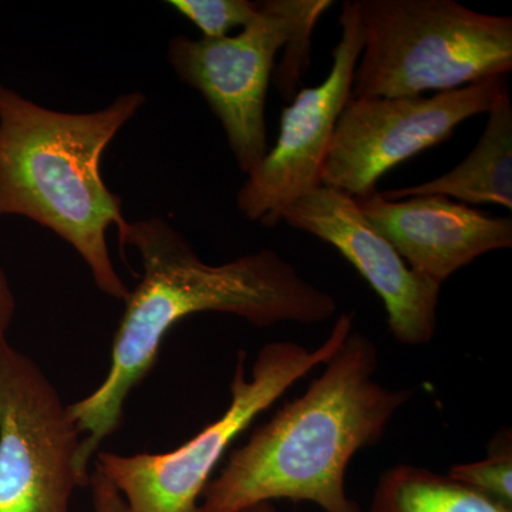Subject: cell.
Listing matches in <instances>:
<instances>
[{
	"mask_svg": "<svg viewBox=\"0 0 512 512\" xmlns=\"http://www.w3.org/2000/svg\"><path fill=\"white\" fill-rule=\"evenodd\" d=\"M167 5L194 23L204 39L211 40L245 28L258 13V2L249 0H168Z\"/></svg>",
	"mask_w": 512,
	"mask_h": 512,
	"instance_id": "16",
	"label": "cell"
},
{
	"mask_svg": "<svg viewBox=\"0 0 512 512\" xmlns=\"http://www.w3.org/2000/svg\"><path fill=\"white\" fill-rule=\"evenodd\" d=\"M82 433L35 360L0 342V512H70Z\"/></svg>",
	"mask_w": 512,
	"mask_h": 512,
	"instance_id": "6",
	"label": "cell"
},
{
	"mask_svg": "<svg viewBox=\"0 0 512 512\" xmlns=\"http://www.w3.org/2000/svg\"><path fill=\"white\" fill-rule=\"evenodd\" d=\"M339 23L342 36L333 50L332 69L325 82L296 93L282 111L275 146L247 174L238 191V210L249 221L275 227L292 204L322 187L323 163L336 123L352 97L363 49L357 0L343 3Z\"/></svg>",
	"mask_w": 512,
	"mask_h": 512,
	"instance_id": "9",
	"label": "cell"
},
{
	"mask_svg": "<svg viewBox=\"0 0 512 512\" xmlns=\"http://www.w3.org/2000/svg\"><path fill=\"white\" fill-rule=\"evenodd\" d=\"M298 10L299 0H262L237 36H175L168 43V62L220 120L242 173H251L268 153L266 96L275 57L292 36Z\"/></svg>",
	"mask_w": 512,
	"mask_h": 512,
	"instance_id": "8",
	"label": "cell"
},
{
	"mask_svg": "<svg viewBox=\"0 0 512 512\" xmlns=\"http://www.w3.org/2000/svg\"><path fill=\"white\" fill-rule=\"evenodd\" d=\"M94 512H128L127 505L117 488L100 471L90 476Z\"/></svg>",
	"mask_w": 512,
	"mask_h": 512,
	"instance_id": "17",
	"label": "cell"
},
{
	"mask_svg": "<svg viewBox=\"0 0 512 512\" xmlns=\"http://www.w3.org/2000/svg\"><path fill=\"white\" fill-rule=\"evenodd\" d=\"M377 366L375 342L352 330L306 392L232 450L205 487L198 512H235L274 500L308 501L323 512H363L346 491L350 461L382 440L413 396L377 382Z\"/></svg>",
	"mask_w": 512,
	"mask_h": 512,
	"instance_id": "2",
	"label": "cell"
},
{
	"mask_svg": "<svg viewBox=\"0 0 512 512\" xmlns=\"http://www.w3.org/2000/svg\"><path fill=\"white\" fill-rule=\"evenodd\" d=\"M367 512H512L453 478L413 464L384 471Z\"/></svg>",
	"mask_w": 512,
	"mask_h": 512,
	"instance_id": "13",
	"label": "cell"
},
{
	"mask_svg": "<svg viewBox=\"0 0 512 512\" xmlns=\"http://www.w3.org/2000/svg\"><path fill=\"white\" fill-rule=\"evenodd\" d=\"M487 126L477 146L450 173L380 192L389 201L414 195H443L467 204H494L512 210V104L508 86L488 110Z\"/></svg>",
	"mask_w": 512,
	"mask_h": 512,
	"instance_id": "12",
	"label": "cell"
},
{
	"mask_svg": "<svg viewBox=\"0 0 512 512\" xmlns=\"http://www.w3.org/2000/svg\"><path fill=\"white\" fill-rule=\"evenodd\" d=\"M119 239L121 249H136L143 275L124 302L106 379L69 406L80 433L86 434L77 454V470L86 481L101 443L119 430L128 396L150 375L165 336L180 320L218 312L256 328L284 322L316 325L338 309L330 293L302 278L272 249L208 265L178 229L156 217L127 222Z\"/></svg>",
	"mask_w": 512,
	"mask_h": 512,
	"instance_id": "1",
	"label": "cell"
},
{
	"mask_svg": "<svg viewBox=\"0 0 512 512\" xmlns=\"http://www.w3.org/2000/svg\"><path fill=\"white\" fill-rule=\"evenodd\" d=\"M447 476L512 510L511 431H501L491 441L484 460L456 464L450 468Z\"/></svg>",
	"mask_w": 512,
	"mask_h": 512,
	"instance_id": "14",
	"label": "cell"
},
{
	"mask_svg": "<svg viewBox=\"0 0 512 512\" xmlns=\"http://www.w3.org/2000/svg\"><path fill=\"white\" fill-rule=\"evenodd\" d=\"M352 323L350 313L339 315L328 338L313 350L295 342L268 343L259 350L249 379L247 352L241 350L231 403L220 419L168 453L121 456L99 451L96 470L117 488L128 512H198L211 474L232 441L293 384L325 365L352 332Z\"/></svg>",
	"mask_w": 512,
	"mask_h": 512,
	"instance_id": "5",
	"label": "cell"
},
{
	"mask_svg": "<svg viewBox=\"0 0 512 512\" xmlns=\"http://www.w3.org/2000/svg\"><path fill=\"white\" fill-rule=\"evenodd\" d=\"M505 87L504 77H493L429 97H350L323 163V187L353 198L372 194L387 171L450 140L464 121L488 113Z\"/></svg>",
	"mask_w": 512,
	"mask_h": 512,
	"instance_id": "7",
	"label": "cell"
},
{
	"mask_svg": "<svg viewBox=\"0 0 512 512\" xmlns=\"http://www.w3.org/2000/svg\"><path fill=\"white\" fill-rule=\"evenodd\" d=\"M235 512H279L272 503H258Z\"/></svg>",
	"mask_w": 512,
	"mask_h": 512,
	"instance_id": "19",
	"label": "cell"
},
{
	"mask_svg": "<svg viewBox=\"0 0 512 512\" xmlns=\"http://www.w3.org/2000/svg\"><path fill=\"white\" fill-rule=\"evenodd\" d=\"M16 313L15 293L8 281L5 271L0 266V342L6 340V333L12 325Z\"/></svg>",
	"mask_w": 512,
	"mask_h": 512,
	"instance_id": "18",
	"label": "cell"
},
{
	"mask_svg": "<svg viewBox=\"0 0 512 512\" xmlns=\"http://www.w3.org/2000/svg\"><path fill=\"white\" fill-rule=\"evenodd\" d=\"M363 49L352 97L450 92L512 70V19L454 0H357Z\"/></svg>",
	"mask_w": 512,
	"mask_h": 512,
	"instance_id": "4",
	"label": "cell"
},
{
	"mask_svg": "<svg viewBox=\"0 0 512 512\" xmlns=\"http://www.w3.org/2000/svg\"><path fill=\"white\" fill-rule=\"evenodd\" d=\"M356 201L406 264L440 286L480 256L512 247L510 217H490L443 195L389 201L376 190Z\"/></svg>",
	"mask_w": 512,
	"mask_h": 512,
	"instance_id": "11",
	"label": "cell"
},
{
	"mask_svg": "<svg viewBox=\"0 0 512 512\" xmlns=\"http://www.w3.org/2000/svg\"><path fill=\"white\" fill-rule=\"evenodd\" d=\"M332 5L330 0H299L295 29L274 74L276 89L285 101H292L299 92V84L311 64L313 32L323 13Z\"/></svg>",
	"mask_w": 512,
	"mask_h": 512,
	"instance_id": "15",
	"label": "cell"
},
{
	"mask_svg": "<svg viewBox=\"0 0 512 512\" xmlns=\"http://www.w3.org/2000/svg\"><path fill=\"white\" fill-rule=\"evenodd\" d=\"M146 96L121 94L92 113L47 109L0 84V217L42 225L76 249L101 292L126 302L130 289L107 245L127 220L100 173L101 157Z\"/></svg>",
	"mask_w": 512,
	"mask_h": 512,
	"instance_id": "3",
	"label": "cell"
},
{
	"mask_svg": "<svg viewBox=\"0 0 512 512\" xmlns=\"http://www.w3.org/2000/svg\"><path fill=\"white\" fill-rule=\"evenodd\" d=\"M282 222L332 245L379 295L390 332L403 345H427L437 329L441 286L413 271L366 220L356 198L319 187L292 204Z\"/></svg>",
	"mask_w": 512,
	"mask_h": 512,
	"instance_id": "10",
	"label": "cell"
}]
</instances>
